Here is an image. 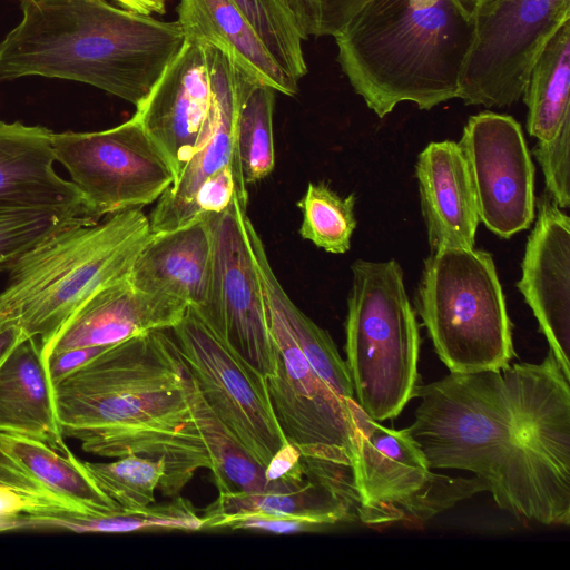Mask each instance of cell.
Listing matches in <instances>:
<instances>
[{
  "label": "cell",
  "instance_id": "cell-1",
  "mask_svg": "<svg viewBox=\"0 0 570 570\" xmlns=\"http://www.w3.org/2000/svg\"><path fill=\"white\" fill-rule=\"evenodd\" d=\"M414 397L405 429L431 469L472 472L517 519L570 524V380L550 351L541 363L450 373Z\"/></svg>",
  "mask_w": 570,
  "mask_h": 570
},
{
  "label": "cell",
  "instance_id": "cell-2",
  "mask_svg": "<svg viewBox=\"0 0 570 570\" xmlns=\"http://www.w3.org/2000/svg\"><path fill=\"white\" fill-rule=\"evenodd\" d=\"M52 391L65 438L100 456L161 460L165 497H177L197 470L213 468L193 419L188 370L165 331L107 347Z\"/></svg>",
  "mask_w": 570,
  "mask_h": 570
},
{
  "label": "cell",
  "instance_id": "cell-3",
  "mask_svg": "<svg viewBox=\"0 0 570 570\" xmlns=\"http://www.w3.org/2000/svg\"><path fill=\"white\" fill-rule=\"evenodd\" d=\"M0 41V81L40 76L83 82L135 107L185 41L176 21L107 0H20Z\"/></svg>",
  "mask_w": 570,
  "mask_h": 570
},
{
  "label": "cell",
  "instance_id": "cell-4",
  "mask_svg": "<svg viewBox=\"0 0 570 570\" xmlns=\"http://www.w3.org/2000/svg\"><path fill=\"white\" fill-rule=\"evenodd\" d=\"M474 19L459 0H368L334 39L337 62L377 117L459 98Z\"/></svg>",
  "mask_w": 570,
  "mask_h": 570
},
{
  "label": "cell",
  "instance_id": "cell-5",
  "mask_svg": "<svg viewBox=\"0 0 570 570\" xmlns=\"http://www.w3.org/2000/svg\"><path fill=\"white\" fill-rule=\"evenodd\" d=\"M150 236L141 208L57 232L6 268L0 323H16L43 346L88 297L129 276Z\"/></svg>",
  "mask_w": 570,
  "mask_h": 570
},
{
  "label": "cell",
  "instance_id": "cell-6",
  "mask_svg": "<svg viewBox=\"0 0 570 570\" xmlns=\"http://www.w3.org/2000/svg\"><path fill=\"white\" fill-rule=\"evenodd\" d=\"M345 321L353 400L376 422L395 419L417 385L420 332L394 259L352 264Z\"/></svg>",
  "mask_w": 570,
  "mask_h": 570
},
{
  "label": "cell",
  "instance_id": "cell-7",
  "mask_svg": "<svg viewBox=\"0 0 570 570\" xmlns=\"http://www.w3.org/2000/svg\"><path fill=\"white\" fill-rule=\"evenodd\" d=\"M417 312L450 373L510 364L511 322L492 256L474 248H441L424 262Z\"/></svg>",
  "mask_w": 570,
  "mask_h": 570
},
{
  "label": "cell",
  "instance_id": "cell-8",
  "mask_svg": "<svg viewBox=\"0 0 570 570\" xmlns=\"http://www.w3.org/2000/svg\"><path fill=\"white\" fill-rule=\"evenodd\" d=\"M346 404L355 431L356 456L351 473L355 513L362 523H423L487 491L474 475L433 472L406 429L381 425L353 399H346Z\"/></svg>",
  "mask_w": 570,
  "mask_h": 570
},
{
  "label": "cell",
  "instance_id": "cell-9",
  "mask_svg": "<svg viewBox=\"0 0 570 570\" xmlns=\"http://www.w3.org/2000/svg\"><path fill=\"white\" fill-rule=\"evenodd\" d=\"M264 301L275 350L266 381L279 428L308 466L352 482L356 444L347 397L338 396L314 371L282 313Z\"/></svg>",
  "mask_w": 570,
  "mask_h": 570
},
{
  "label": "cell",
  "instance_id": "cell-10",
  "mask_svg": "<svg viewBox=\"0 0 570 570\" xmlns=\"http://www.w3.org/2000/svg\"><path fill=\"white\" fill-rule=\"evenodd\" d=\"M52 148L96 219L149 205L175 181L168 160L134 116L105 130L53 132Z\"/></svg>",
  "mask_w": 570,
  "mask_h": 570
},
{
  "label": "cell",
  "instance_id": "cell-11",
  "mask_svg": "<svg viewBox=\"0 0 570 570\" xmlns=\"http://www.w3.org/2000/svg\"><path fill=\"white\" fill-rule=\"evenodd\" d=\"M473 19L459 98L465 105L505 107L523 96L541 50L570 19V0H488Z\"/></svg>",
  "mask_w": 570,
  "mask_h": 570
},
{
  "label": "cell",
  "instance_id": "cell-12",
  "mask_svg": "<svg viewBox=\"0 0 570 570\" xmlns=\"http://www.w3.org/2000/svg\"><path fill=\"white\" fill-rule=\"evenodd\" d=\"M194 383L218 419L266 466L287 442L271 403L266 377L188 306L173 328Z\"/></svg>",
  "mask_w": 570,
  "mask_h": 570
},
{
  "label": "cell",
  "instance_id": "cell-13",
  "mask_svg": "<svg viewBox=\"0 0 570 570\" xmlns=\"http://www.w3.org/2000/svg\"><path fill=\"white\" fill-rule=\"evenodd\" d=\"M247 207L235 198L220 213H207L212 230L213 263L200 317L250 365L267 377L274 370L275 350L265 301L243 216Z\"/></svg>",
  "mask_w": 570,
  "mask_h": 570
},
{
  "label": "cell",
  "instance_id": "cell-14",
  "mask_svg": "<svg viewBox=\"0 0 570 570\" xmlns=\"http://www.w3.org/2000/svg\"><path fill=\"white\" fill-rule=\"evenodd\" d=\"M458 144L479 220L501 238L528 228L534 218V167L520 124L483 111L469 118Z\"/></svg>",
  "mask_w": 570,
  "mask_h": 570
},
{
  "label": "cell",
  "instance_id": "cell-15",
  "mask_svg": "<svg viewBox=\"0 0 570 570\" xmlns=\"http://www.w3.org/2000/svg\"><path fill=\"white\" fill-rule=\"evenodd\" d=\"M205 48L212 88L206 125L178 179L157 200L149 216L150 234L173 230L198 218L194 197L202 184L223 168L233 167L243 177L237 151L238 116L248 87L255 81L222 49L207 42Z\"/></svg>",
  "mask_w": 570,
  "mask_h": 570
},
{
  "label": "cell",
  "instance_id": "cell-16",
  "mask_svg": "<svg viewBox=\"0 0 570 570\" xmlns=\"http://www.w3.org/2000/svg\"><path fill=\"white\" fill-rule=\"evenodd\" d=\"M210 101L205 42L186 37L134 114L168 160L175 181L198 145Z\"/></svg>",
  "mask_w": 570,
  "mask_h": 570
},
{
  "label": "cell",
  "instance_id": "cell-17",
  "mask_svg": "<svg viewBox=\"0 0 570 570\" xmlns=\"http://www.w3.org/2000/svg\"><path fill=\"white\" fill-rule=\"evenodd\" d=\"M521 268L517 286L570 380V219L547 193L538 202Z\"/></svg>",
  "mask_w": 570,
  "mask_h": 570
},
{
  "label": "cell",
  "instance_id": "cell-18",
  "mask_svg": "<svg viewBox=\"0 0 570 570\" xmlns=\"http://www.w3.org/2000/svg\"><path fill=\"white\" fill-rule=\"evenodd\" d=\"M188 305L144 292L128 277L109 284L81 303L43 345V357L71 348L111 346L153 331L173 328Z\"/></svg>",
  "mask_w": 570,
  "mask_h": 570
},
{
  "label": "cell",
  "instance_id": "cell-19",
  "mask_svg": "<svg viewBox=\"0 0 570 570\" xmlns=\"http://www.w3.org/2000/svg\"><path fill=\"white\" fill-rule=\"evenodd\" d=\"M52 135L42 126L0 120V204L94 218L72 181L55 170Z\"/></svg>",
  "mask_w": 570,
  "mask_h": 570
},
{
  "label": "cell",
  "instance_id": "cell-20",
  "mask_svg": "<svg viewBox=\"0 0 570 570\" xmlns=\"http://www.w3.org/2000/svg\"><path fill=\"white\" fill-rule=\"evenodd\" d=\"M415 170L431 252L474 248L480 220L459 144H429L417 156Z\"/></svg>",
  "mask_w": 570,
  "mask_h": 570
},
{
  "label": "cell",
  "instance_id": "cell-21",
  "mask_svg": "<svg viewBox=\"0 0 570 570\" xmlns=\"http://www.w3.org/2000/svg\"><path fill=\"white\" fill-rule=\"evenodd\" d=\"M213 263L212 230L206 214L173 230L151 234L129 274L144 292L163 294L200 307Z\"/></svg>",
  "mask_w": 570,
  "mask_h": 570
},
{
  "label": "cell",
  "instance_id": "cell-22",
  "mask_svg": "<svg viewBox=\"0 0 570 570\" xmlns=\"http://www.w3.org/2000/svg\"><path fill=\"white\" fill-rule=\"evenodd\" d=\"M0 433L40 440L66 452L40 341L23 337L0 364Z\"/></svg>",
  "mask_w": 570,
  "mask_h": 570
},
{
  "label": "cell",
  "instance_id": "cell-23",
  "mask_svg": "<svg viewBox=\"0 0 570 570\" xmlns=\"http://www.w3.org/2000/svg\"><path fill=\"white\" fill-rule=\"evenodd\" d=\"M244 513L293 514L327 527L357 520L355 502L328 481L307 472L302 464L286 476L267 482L255 492H225L203 513V529L226 517Z\"/></svg>",
  "mask_w": 570,
  "mask_h": 570
},
{
  "label": "cell",
  "instance_id": "cell-24",
  "mask_svg": "<svg viewBox=\"0 0 570 570\" xmlns=\"http://www.w3.org/2000/svg\"><path fill=\"white\" fill-rule=\"evenodd\" d=\"M177 14L185 37L218 47L253 81L285 96L297 94L298 82L279 67L230 0H180Z\"/></svg>",
  "mask_w": 570,
  "mask_h": 570
},
{
  "label": "cell",
  "instance_id": "cell-25",
  "mask_svg": "<svg viewBox=\"0 0 570 570\" xmlns=\"http://www.w3.org/2000/svg\"><path fill=\"white\" fill-rule=\"evenodd\" d=\"M0 449L73 510L98 513L122 509L96 485L70 450L61 452L40 440L10 433H0Z\"/></svg>",
  "mask_w": 570,
  "mask_h": 570
},
{
  "label": "cell",
  "instance_id": "cell-26",
  "mask_svg": "<svg viewBox=\"0 0 570 570\" xmlns=\"http://www.w3.org/2000/svg\"><path fill=\"white\" fill-rule=\"evenodd\" d=\"M570 19L550 38L538 56L528 79L524 102L527 130L544 142L570 126Z\"/></svg>",
  "mask_w": 570,
  "mask_h": 570
},
{
  "label": "cell",
  "instance_id": "cell-27",
  "mask_svg": "<svg viewBox=\"0 0 570 570\" xmlns=\"http://www.w3.org/2000/svg\"><path fill=\"white\" fill-rule=\"evenodd\" d=\"M188 400L193 419L210 455V471L219 493L264 490L267 487L265 466L212 411L189 372Z\"/></svg>",
  "mask_w": 570,
  "mask_h": 570
},
{
  "label": "cell",
  "instance_id": "cell-28",
  "mask_svg": "<svg viewBox=\"0 0 570 570\" xmlns=\"http://www.w3.org/2000/svg\"><path fill=\"white\" fill-rule=\"evenodd\" d=\"M275 90L252 82L243 100L237 125V151L244 180L253 184L275 167L273 112Z\"/></svg>",
  "mask_w": 570,
  "mask_h": 570
},
{
  "label": "cell",
  "instance_id": "cell-29",
  "mask_svg": "<svg viewBox=\"0 0 570 570\" xmlns=\"http://www.w3.org/2000/svg\"><path fill=\"white\" fill-rule=\"evenodd\" d=\"M354 205V194L341 197L323 181L309 183L297 202L303 215L299 235L328 253H346L356 227Z\"/></svg>",
  "mask_w": 570,
  "mask_h": 570
},
{
  "label": "cell",
  "instance_id": "cell-30",
  "mask_svg": "<svg viewBox=\"0 0 570 570\" xmlns=\"http://www.w3.org/2000/svg\"><path fill=\"white\" fill-rule=\"evenodd\" d=\"M96 485L126 510L156 502L155 491L164 474V462L130 454L109 463L82 462Z\"/></svg>",
  "mask_w": 570,
  "mask_h": 570
},
{
  "label": "cell",
  "instance_id": "cell-31",
  "mask_svg": "<svg viewBox=\"0 0 570 570\" xmlns=\"http://www.w3.org/2000/svg\"><path fill=\"white\" fill-rule=\"evenodd\" d=\"M246 17L279 67L295 81L307 73L304 41L277 0H230Z\"/></svg>",
  "mask_w": 570,
  "mask_h": 570
},
{
  "label": "cell",
  "instance_id": "cell-32",
  "mask_svg": "<svg viewBox=\"0 0 570 570\" xmlns=\"http://www.w3.org/2000/svg\"><path fill=\"white\" fill-rule=\"evenodd\" d=\"M82 220L72 213L0 204V271L57 232Z\"/></svg>",
  "mask_w": 570,
  "mask_h": 570
},
{
  "label": "cell",
  "instance_id": "cell-33",
  "mask_svg": "<svg viewBox=\"0 0 570 570\" xmlns=\"http://www.w3.org/2000/svg\"><path fill=\"white\" fill-rule=\"evenodd\" d=\"M368 0H291L292 16L303 40L335 37Z\"/></svg>",
  "mask_w": 570,
  "mask_h": 570
},
{
  "label": "cell",
  "instance_id": "cell-34",
  "mask_svg": "<svg viewBox=\"0 0 570 570\" xmlns=\"http://www.w3.org/2000/svg\"><path fill=\"white\" fill-rule=\"evenodd\" d=\"M0 487L19 499L26 510L24 518L50 517L73 510L48 492L1 449Z\"/></svg>",
  "mask_w": 570,
  "mask_h": 570
},
{
  "label": "cell",
  "instance_id": "cell-35",
  "mask_svg": "<svg viewBox=\"0 0 570 570\" xmlns=\"http://www.w3.org/2000/svg\"><path fill=\"white\" fill-rule=\"evenodd\" d=\"M534 156L544 175L547 194L561 209L568 208L570 203V126L552 140L538 141Z\"/></svg>",
  "mask_w": 570,
  "mask_h": 570
},
{
  "label": "cell",
  "instance_id": "cell-36",
  "mask_svg": "<svg viewBox=\"0 0 570 570\" xmlns=\"http://www.w3.org/2000/svg\"><path fill=\"white\" fill-rule=\"evenodd\" d=\"M257 530L277 534L314 532L327 528L311 518L293 514L244 513L222 518L209 529Z\"/></svg>",
  "mask_w": 570,
  "mask_h": 570
},
{
  "label": "cell",
  "instance_id": "cell-37",
  "mask_svg": "<svg viewBox=\"0 0 570 570\" xmlns=\"http://www.w3.org/2000/svg\"><path fill=\"white\" fill-rule=\"evenodd\" d=\"M107 347L109 346L71 348L46 356V367L51 385H56Z\"/></svg>",
  "mask_w": 570,
  "mask_h": 570
},
{
  "label": "cell",
  "instance_id": "cell-38",
  "mask_svg": "<svg viewBox=\"0 0 570 570\" xmlns=\"http://www.w3.org/2000/svg\"><path fill=\"white\" fill-rule=\"evenodd\" d=\"M301 452L288 441L273 455L265 466L267 482L286 476L302 464Z\"/></svg>",
  "mask_w": 570,
  "mask_h": 570
},
{
  "label": "cell",
  "instance_id": "cell-39",
  "mask_svg": "<svg viewBox=\"0 0 570 570\" xmlns=\"http://www.w3.org/2000/svg\"><path fill=\"white\" fill-rule=\"evenodd\" d=\"M26 510L17 497L0 487V531L19 529Z\"/></svg>",
  "mask_w": 570,
  "mask_h": 570
},
{
  "label": "cell",
  "instance_id": "cell-40",
  "mask_svg": "<svg viewBox=\"0 0 570 570\" xmlns=\"http://www.w3.org/2000/svg\"><path fill=\"white\" fill-rule=\"evenodd\" d=\"M23 337L24 333L16 323H0V364Z\"/></svg>",
  "mask_w": 570,
  "mask_h": 570
},
{
  "label": "cell",
  "instance_id": "cell-41",
  "mask_svg": "<svg viewBox=\"0 0 570 570\" xmlns=\"http://www.w3.org/2000/svg\"><path fill=\"white\" fill-rule=\"evenodd\" d=\"M122 8L130 9L144 14L165 12V2L159 0H115Z\"/></svg>",
  "mask_w": 570,
  "mask_h": 570
},
{
  "label": "cell",
  "instance_id": "cell-42",
  "mask_svg": "<svg viewBox=\"0 0 570 570\" xmlns=\"http://www.w3.org/2000/svg\"><path fill=\"white\" fill-rule=\"evenodd\" d=\"M470 12L474 13L479 6L488 0H459Z\"/></svg>",
  "mask_w": 570,
  "mask_h": 570
},
{
  "label": "cell",
  "instance_id": "cell-43",
  "mask_svg": "<svg viewBox=\"0 0 570 570\" xmlns=\"http://www.w3.org/2000/svg\"><path fill=\"white\" fill-rule=\"evenodd\" d=\"M279 4L288 12V14L292 17V3L291 0H277ZM294 20V19H293Z\"/></svg>",
  "mask_w": 570,
  "mask_h": 570
},
{
  "label": "cell",
  "instance_id": "cell-44",
  "mask_svg": "<svg viewBox=\"0 0 570 570\" xmlns=\"http://www.w3.org/2000/svg\"><path fill=\"white\" fill-rule=\"evenodd\" d=\"M159 1L165 2V0H159Z\"/></svg>",
  "mask_w": 570,
  "mask_h": 570
}]
</instances>
